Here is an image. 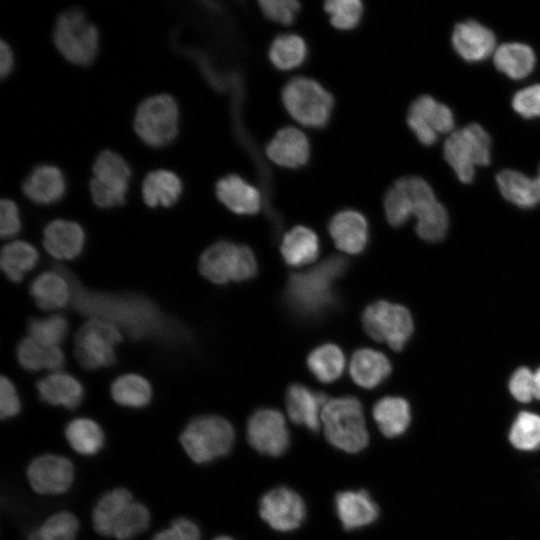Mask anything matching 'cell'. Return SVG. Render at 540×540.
<instances>
[{
    "instance_id": "cell-1",
    "label": "cell",
    "mask_w": 540,
    "mask_h": 540,
    "mask_svg": "<svg viewBox=\"0 0 540 540\" xmlns=\"http://www.w3.org/2000/svg\"><path fill=\"white\" fill-rule=\"evenodd\" d=\"M68 279L71 302L82 314L107 320L134 339H158L170 344H182L188 337L186 329L165 316L150 300L131 294H108L87 290L64 266L55 265Z\"/></svg>"
},
{
    "instance_id": "cell-2",
    "label": "cell",
    "mask_w": 540,
    "mask_h": 540,
    "mask_svg": "<svg viewBox=\"0 0 540 540\" xmlns=\"http://www.w3.org/2000/svg\"><path fill=\"white\" fill-rule=\"evenodd\" d=\"M348 267L342 256H331L309 271L291 274L285 298L289 307L302 317H318L336 303L332 283Z\"/></svg>"
},
{
    "instance_id": "cell-3",
    "label": "cell",
    "mask_w": 540,
    "mask_h": 540,
    "mask_svg": "<svg viewBox=\"0 0 540 540\" xmlns=\"http://www.w3.org/2000/svg\"><path fill=\"white\" fill-rule=\"evenodd\" d=\"M327 440L336 448L356 453L368 444L363 408L354 397L328 400L321 413Z\"/></svg>"
},
{
    "instance_id": "cell-4",
    "label": "cell",
    "mask_w": 540,
    "mask_h": 540,
    "mask_svg": "<svg viewBox=\"0 0 540 540\" xmlns=\"http://www.w3.org/2000/svg\"><path fill=\"white\" fill-rule=\"evenodd\" d=\"M234 441L231 424L220 416L205 415L194 418L180 435V443L196 463L210 462L226 455Z\"/></svg>"
},
{
    "instance_id": "cell-5",
    "label": "cell",
    "mask_w": 540,
    "mask_h": 540,
    "mask_svg": "<svg viewBox=\"0 0 540 540\" xmlns=\"http://www.w3.org/2000/svg\"><path fill=\"white\" fill-rule=\"evenodd\" d=\"M282 102L293 119L315 128L327 124L334 104L332 95L317 81L307 77L291 79L282 90Z\"/></svg>"
},
{
    "instance_id": "cell-6",
    "label": "cell",
    "mask_w": 540,
    "mask_h": 540,
    "mask_svg": "<svg viewBox=\"0 0 540 540\" xmlns=\"http://www.w3.org/2000/svg\"><path fill=\"white\" fill-rule=\"evenodd\" d=\"M200 273L215 284L246 281L257 272L251 249L229 241H219L208 247L199 260Z\"/></svg>"
},
{
    "instance_id": "cell-7",
    "label": "cell",
    "mask_w": 540,
    "mask_h": 540,
    "mask_svg": "<svg viewBox=\"0 0 540 540\" xmlns=\"http://www.w3.org/2000/svg\"><path fill=\"white\" fill-rule=\"evenodd\" d=\"M490 145L488 133L479 124L471 123L452 132L445 140L444 158L462 183H470L475 167L489 164Z\"/></svg>"
},
{
    "instance_id": "cell-8",
    "label": "cell",
    "mask_w": 540,
    "mask_h": 540,
    "mask_svg": "<svg viewBox=\"0 0 540 540\" xmlns=\"http://www.w3.org/2000/svg\"><path fill=\"white\" fill-rule=\"evenodd\" d=\"M53 41L68 61L88 65L98 50V31L81 10L69 9L58 16Z\"/></svg>"
},
{
    "instance_id": "cell-9",
    "label": "cell",
    "mask_w": 540,
    "mask_h": 540,
    "mask_svg": "<svg viewBox=\"0 0 540 540\" xmlns=\"http://www.w3.org/2000/svg\"><path fill=\"white\" fill-rule=\"evenodd\" d=\"M121 340L117 326L104 319L91 318L76 333V359L88 370L109 367L116 361L115 348Z\"/></svg>"
},
{
    "instance_id": "cell-10",
    "label": "cell",
    "mask_w": 540,
    "mask_h": 540,
    "mask_svg": "<svg viewBox=\"0 0 540 540\" xmlns=\"http://www.w3.org/2000/svg\"><path fill=\"white\" fill-rule=\"evenodd\" d=\"M134 129L143 142L160 147L170 143L178 130V107L167 94L151 96L137 108Z\"/></svg>"
},
{
    "instance_id": "cell-11",
    "label": "cell",
    "mask_w": 540,
    "mask_h": 540,
    "mask_svg": "<svg viewBox=\"0 0 540 540\" xmlns=\"http://www.w3.org/2000/svg\"><path fill=\"white\" fill-rule=\"evenodd\" d=\"M362 323L371 338L385 342L395 351L403 349L414 329L410 312L404 306L386 301L367 306Z\"/></svg>"
},
{
    "instance_id": "cell-12",
    "label": "cell",
    "mask_w": 540,
    "mask_h": 540,
    "mask_svg": "<svg viewBox=\"0 0 540 540\" xmlns=\"http://www.w3.org/2000/svg\"><path fill=\"white\" fill-rule=\"evenodd\" d=\"M89 188L93 202L102 208L121 205L126 200L131 172L127 162L113 151H102L93 165Z\"/></svg>"
},
{
    "instance_id": "cell-13",
    "label": "cell",
    "mask_w": 540,
    "mask_h": 540,
    "mask_svg": "<svg viewBox=\"0 0 540 540\" xmlns=\"http://www.w3.org/2000/svg\"><path fill=\"white\" fill-rule=\"evenodd\" d=\"M431 186L421 177L410 176L397 180L384 197L388 222L395 227L405 224L426 201L435 198Z\"/></svg>"
},
{
    "instance_id": "cell-14",
    "label": "cell",
    "mask_w": 540,
    "mask_h": 540,
    "mask_svg": "<svg viewBox=\"0 0 540 540\" xmlns=\"http://www.w3.org/2000/svg\"><path fill=\"white\" fill-rule=\"evenodd\" d=\"M407 124L422 144L430 146L436 143L438 134L452 131L454 116L445 104L422 95L410 105Z\"/></svg>"
},
{
    "instance_id": "cell-15",
    "label": "cell",
    "mask_w": 540,
    "mask_h": 540,
    "mask_svg": "<svg viewBox=\"0 0 540 540\" xmlns=\"http://www.w3.org/2000/svg\"><path fill=\"white\" fill-rule=\"evenodd\" d=\"M247 438L262 454L280 456L288 448L289 432L283 415L273 409H261L248 421Z\"/></svg>"
},
{
    "instance_id": "cell-16",
    "label": "cell",
    "mask_w": 540,
    "mask_h": 540,
    "mask_svg": "<svg viewBox=\"0 0 540 540\" xmlns=\"http://www.w3.org/2000/svg\"><path fill=\"white\" fill-rule=\"evenodd\" d=\"M27 479L32 489L39 494H62L72 485L73 464L59 455H42L29 464Z\"/></svg>"
},
{
    "instance_id": "cell-17",
    "label": "cell",
    "mask_w": 540,
    "mask_h": 540,
    "mask_svg": "<svg viewBox=\"0 0 540 540\" xmlns=\"http://www.w3.org/2000/svg\"><path fill=\"white\" fill-rule=\"evenodd\" d=\"M260 515L273 529H296L305 517V505L294 491L278 487L266 493L260 502Z\"/></svg>"
},
{
    "instance_id": "cell-18",
    "label": "cell",
    "mask_w": 540,
    "mask_h": 540,
    "mask_svg": "<svg viewBox=\"0 0 540 540\" xmlns=\"http://www.w3.org/2000/svg\"><path fill=\"white\" fill-rule=\"evenodd\" d=\"M451 39L455 51L470 62L486 59L494 52L496 45L493 31L474 20L455 25Z\"/></svg>"
},
{
    "instance_id": "cell-19",
    "label": "cell",
    "mask_w": 540,
    "mask_h": 540,
    "mask_svg": "<svg viewBox=\"0 0 540 540\" xmlns=\"http://www.w3.org/2000/svg\"><path fill=\"white\" fill-rule=\"evenodd\" d=\"M268 158L286 168L303 166L310 156V144L306 135L295 127L280 129L266 146Z\"/></svg>"
},
{
    "instance_id": "cell-20",
    "label": "cell",
    "mask_w": 540,
    "mask_h": 540,
    "mask_svg": "<svg viewBox=\"0 0 540 540\" xmlns=\"http://www.w3.org/2000/svg\"><path fill=\"white\" fill-rule=\"evenodd\" d=\"M328 229L336 247L346 253L359 254L367 245L368 223L358 211L338 212L330 220Z\"/></svg>"
},
{
    "instance_id": "cell-21",
    "label": "cell",
    "mask_w": 540,
    "mask_h": 540,
    "mask_svg": "<svg viewBox=\"0 0 540 540\" xmlns=\"http://www.w3.org/2000/svg\"><path fill=\"white\" fill-rule=\"evenodd\" d=\"M85 243L82 227L72 221L57 219L50 222L43 232L46 251L60 260H71L80 255Z\"/></svg>"
},
{
    "instance_id": "cell-22",
    "label": "cell",
    "mask_w": 540,
    "mask_h": 540,
    "mask_svg": "<svg viewBox=\"0 0 540 540\" xmlns=\"http://www.w3.org/2000/svg\"><path fill=\"white\" fill-rule=\"evenodd\" d=\"M328 398L324 393L314 392L301 384H292L286 394L289 418L312 431L320 426L321 413Z\"/></svg>"
},
{
    "instance_id": "cell-23",
    "label": "cell",
    "mask_w": 540,
    "mask_h": 540,
    "mask_svg": "<svg viewBox=\"0 0 540 540\" xmlns=\"http://www.w3.org/2000/svg\"><path fill=\"white\" fill-rule=\"evenodd\" d=\"M216 195L220 202L236 214L252 215L261 208L259 190L237 175L221 178L216 184Z\"/></svg>"
},
{
    "instance_id": "cell-24",
    "label": "cell",
    "mask_w": 540,
    "mask_h": 540,
    "mask_svg": "<svg viewBox=\"0 0 540 540\" xmlns=\"http://www.w3.org/2000/svg\"><path fill=\"white\" fill-rule=\"evenodd\" d=\"M23 193L31 201L49 205L59 201L65 192V180L61 171L51 165L36 167L22 184Z\"/></svg>"
},
{
    "instance_id": "cell-25",
    "label": "cell",
    "mask_w": 540,
    "mask_h": 540,
    "mask_svg": "<svg viewBox=\"0 0 540 540\" xmlns=\"http://www.w3.org/2000/svg\"><path fill=\"white\" fill-rule=\"evenodd\" d=\"M36 387L42 401L68 409L76 408L84 396L81 382L73 375L62 372H54L42 378Z\"/></svg>"
},
{
    "instance_id": "cell-26",
    "label": "cell",
    "mask_w": 540,
    "mask_h": 540,
    "mask_svg": "<svg viewBox=\"0 0 540 540\" xmlns=\"http://www.w3.org/2000/svg\"><path fill=\"white\" fill-rule=\"evenodd\" d=\"M338 517L347 530L366 526L378 517V507L366 491H344L335 498Z\"/></svg>"
},
{
    "instance_id": "cell-27",
    "label": "cell",
    "mask_w": 540,
    "mask_h": 540,
    "mask_svg": "<svg viewBox=\"0 0 540 540\" xmlns=\"http://www.w3.org/2000/svg\"><path fill=\"white\" fill-rule=\"evenodd\" d=\"M36 305L42 310L63 308L71 300V286L66 276L54 267V271L39 274L30 286Z\"/></svg>"
},
{
    "instance_id": "cell-28",
    "label": "cell",
    "mask_w": 540,
    "mask_h": 540,
    "mask_svg": "<svg viewBox=\"0 0 540 540\" xmlns=\"http://www.w3.org/2000/svg\"><path fill=\"white\" fill-rule=\"evenodd\" d=\"M392 370L388 358L373 349H360L351 359L350 374L353 381L363 388H374L386 379Z\"/></svg>"
},
{
    "instance_id": "cell-29",
    "label": "cell",
    "mask_w": 540,
    "mask_h": 540,
    "mask_svg": "<svg viewBox=\"0 0 540 540\" xmlns=\"http://www.w3.org/2000/svg\"><path fill=\"white\" fill-rule=\"evenodd\" d=\"M16 355L20 365L29 371H56L65 364V356L59 346L43 344L30 336L19 342Z\"/></svg>"
},
{
    "instance_id": "cell-30",
    "label": "cell",
    "mask_w": 540,
    "mask_h": 540,
    "mask_svg": "<svg viewBox=\"0 0 540 540\" xmlns=\"http://www.w3.org/2000/svg\"><path fill=\"white\" fill-rule=\"evenodd\" d=\"M319 249L316 233L305 226H296L287 232L280 247L286 264L294 267L313 262L318 257Z\"/></svg>"
},
{
    "instance_id": "cell-31",
    "label": "cell",
    "mask_w": 540,
    "mask_h": 540,
    "mask_svg": "<svg viewBox=\"0 0 540 540\" xmlns=\"http://www.w3.org/2000/svg\"><path fill=\"white\" fill-rule=\"evenodd\" d=\"M132 501L131 493L125 488H116L105 493L92 513L95 531L102 536L112 537L117 521Z\"/></svg>"
},
{
    "instance_id": "cell-32",
    "label": "cell",
    "mask_w": 540,
    "mask_h": 540,
    "mask_svg": "<svg viewBox=\"0 0 540 540\" xmlns=\"http://www.w3.org/2000/svg\"><path fill=\"white\" fill-rule=\"evenodd\" d=\"M498 188L502 196L520 208H532L540 203V194L535 178L506 169L496 175Z\"/></svg>"
},
{
    "instance_id": "cell-33",
    "label": "cell",
    "mask_w": 540,
    "mask_h": 540,
    "mask_svg": "<svg viewBox=\"0 0 540 540\" xmlns=\"http://www.w3.org/2000/svg\"><path fill=\"white\" fill-rule=\"evenodd\" d=\"M182 192L179 177L168 170H155L147 174L142 184V196L150 207H170Z\"/></svg>"
},
{
    "instance_id": "cell-34",
    "label": "cell",
    "mask_w": 540,
    "mask_h": 540,
    "mask_svg": "<svg viewBox=\"0 0 540 540\" xmlns=\"http://www.w3.org/2000/svg\"><path fill=\"white\" fill-rule=\"evenodd\" d=\"M495 67L512 79H522L534 69L536 57L531 47L518 42L500 45L494 52Z\"/></svg>"
},
{
    "instance_id": "cell-35",
    "label": "cell",
    "mask_w": 540,
    "mask_h": 540,
    "mask_svg": "<svg viewBox=\"0 0 540 540\" xmlns=\"http://www.w3.org/2000/svg\"><path fill=\"white\" fill-rule=\"evenodd\" d=\"M373 417L383 435L397 437L410 423L409 404L400 397L382 398L373 407Z\"/></svg>"
},
{
    "instance_id": "cell-36",
    "label": "cell",
    "mask_w": 540,
    "mask_h": 540,
    "mask_svg": "<svg viewBox=\"0 0 540 540\" xmlns=\"http://www.w3.org/2000/svg\"><path fill=\"white\" fill-rule=\"evenodd\" d=\"M37 249L25 241H13L1 251L0 264L6 277L12 282H20L38 263Z\"/></svg>"
},
{
    "instance_id": "cell-37",
    "label": "cell",
    "mask_w": 540,
    "mask_h": 540,
    "mask_svg": "<svg viewBox=\"0 0 540 540\" xmlns=\"http://www.w3.org/2000/svg\"><path fill=\"white\" fill-rule=\"evenodd\" d=\"M65 437L73 450L85 456L97 454L104 445L101 427L89 418H77L68 423Z\"/></svg>"
},
{
    "instance_id": "cell-38",
    "label": "cell",
    "mask_w": 540,
    "mask_h": 540,
    "mask_svg": "<svg viewBox=\"0 0 540 540\" xmlns=\"http://www.w3.org/2000/svg\"><path fill=\"white\" fill-rule=\"evenodd\" d=\"M111 396L121 406L142 408L151 401L152 388L144 377L137 374H125L112 383Z\"/></svg>"
},
{
    "instance_id": "cell-39",
    "label": "cell",
    "mask_w": 540,
    "mask_h": 540,
    "mask_svg": "<svg viewBox=\"0 0 540 540\" xmlns=\"http://www.w3.org/2000/svg\"><path fill=\"white\" fill-rule=\"evenodd\" d=\"M307 46L297 34H282L276 37L269 48V58L279 70L287 71L300 66L306 59Z\"/></svg>"
},
{
    "instance_id": "cell-40",
    "label": "cell",
    "mask_w": 540,
    "mask_h": 540,
    "mask_svg": "<svg viewBox=\"0 0 540 540\" xmlns=\"http://www.w3.org/2000/svg\"><path fill=\"white\" fill-rule=\"evenodd\" d=\"M312 374L323 383L337 380L343 373L345 358L334 344H324L313 350L307 359Z\"/></svg>"
},
{
    "instance_id": "cell-41",
    "label": "cell",
    "mask_w": 540,
    "mask_h": 540,
    "mask_svg": "<svg viewBox=\"0 0 540 540\" xmlns=\"http://www.w3.org/2000/svg\"><path fill=\"white\" fill-rule=\"evenodd\" d=\"M416 232L426 241L442 240L448 230V214L437 199L426 204L415 216Z\"/></svg>"
},
{
    "instance_id": "cell-42",
    "label": "cell",
    "mask_w": 540,
    "mask_h": 540,
    "mask_svg": "<svg viewBox=\"0 0 540 540\" xmlns=\"http://www.w3.org/2000/svg\"><path fill=\"white\" fill-rule=\"evenodd\" d=\"M509 441L521 451L540 448V416L523 411L515 418L509 431Z\"/></svg>"
},
{
    "instance_id": "cell-43",
    "label": "cell",
    "mask_w": 540,
    "mask_h": 540,
    "mask_svg": "<svg viewBox=\"0 0 540 540\" xmlns=\"http://www.w3.org/2000/svg\"><path fill=\"white\" fill-rule=\"evenodd\" d=\"M78 530V519L72 513L59 512L34 530L28 540H74Z\"/></svg>"
},
{
    "instance_id": "cell-44",
    "label": "cell",
    "mask_w": 540,
    "mask_h": 540,
    "mask_svg": "<svg viewBox=\"0 0 540 540\" xmlns=\"http://www.w3.org/2000/svg\"><path fill=\"white\" fill-rule=\"evenodd\" d=\"M29 336L37 341L58 346L66 337L68 332L67 319L59 314L45 318H33L28 323Z\"/></svg>"
},
{
    "instance_id": "cell-45",
    "label": "cell",
    "mask_w": 540,
    "mask_h": 540,
    "mask_svg": "<svg viewBox=\"0 0 540 540\" xmlns=\"http://www.w3.org/2000/svg\"><path fill=\"white\" fill-rule=\"evenodd\" d=\"M149 522L150 514L145 505L132 501L117 521L112 537L129 540L145 531Z\"/></svg>"
},
{
    "instance_id": "cell-46",
    "label": "cell",
    "mask_w": 540,
    "mask_h": 540,
    "mask_svg": "<svg viewBox=\"0 0 540 540\" xmlns=\"http://www.w3.org/2000/svg\"><path fill=\"white\" fill-rule=\"evenodd\" d=\"M324 10L335 28L350 30L359 24L363 5L359 0H329L325 2Z\"/></svg>"
},
{
    "instance_id": "cell-47",
    "label": "cell",
    "mask_w": 540,
    "mask_h": 540,
    "mask_svg": "<svg viewBox=\"0 0 540 540\" xmlns=\"http://www.w3.org/2000/svg\"><path fill=\"white\" fill-rule=\"evenodd\" d=\"M259 6L266 18L284 25L293 23L301 8L295 0H262Z\"/></svg>"
},
{
    "instance_id": "cell-48",
    "label": "cell",
    "mask_w": 540,
    "mask_h": 540,
    "mask_svg": "<svg viewBox=\"0 0 540 540\" xmlns=\"http://www.w3.org/2000/svg\"><path fill=\"white\" fill-rule=\"evenodd\" d=\"M512 106L524 118L540 117V84L519 90L512 99Z\"/></svg>"
},
{
    "instance_id": "cell-49",
    "label": "cell",
    "mask_w": 540,
    "mask_h": 540,
    "mask_svg": "<svg viewBox=\"0 0 540 540\" xmlns=\"http://www.w3.org/2000/svg\"><path fill=\"white\" fill-rule=\"evenodd\" d=\"M533 374L527 367H520L512 374L508 386L517 401L528 403L534 398Z\"/></svg>"
},
{
    "instance_id": "cell-50",
    "label": "cell",
    "mask_w": 540,
    "mask_h": 540,
    "mask_svg": "<svg viewBox=\"0 0 540 540\" xmlns=\"http://www.w3.org/2000/svg\"><path fill=\"white\" fill-rule=\"evenodd\" d=\"M200 530L191 520L177 518L171 527L158 532L151 540H200Z\"/></svg>"
},
{
    "instance_id": "cell-51",
    "label": "cell",
    "mask_w": 540,
    "mask_h": 540,
    "mask_svg": "<svg viewBox=\"0 0 540 540\" xmlns=\"http://www.w3.org/2000/svg\"><path fill=\"white\" fill-rule=\"evenodd\" d=\"M21 229V220L16 204L9 199H2L0 203V235L9 238L18 234Z\"/></svg>"
},
{
    "instance_id": "cell-52",
    "label": "cell",
    "mask_w": 540,
    "mask_h": 540,
    "mask_svg": "<svg viewBox=\"0 0 540 540\" xmlns=\"http://www.w3.org/2000/svg\"><path fill=\"white\" fill-rule=\"evenodd\" d=\"M21 402L13 383L5 376L0 380V416L2 419L16 416Z\"/></svg>"
},
{
    "instance_id": "cell-53",
    "label": "cell",
    "mask_w": 540,
    "mask_h": 540,
    "mask_svg": "<svg viewBox=\"0 0 540 540\" xmlns=\"http://www.w3.org/2000/svg\"><path fill=\"white\" fill-rule=\"evenodd\" d=\"M14 65L13 53L10 46L4 41L0 42V75L5 78L10 74Z\"/></svg>"
},
{
    "instance_id": "cell-54",
    "label": "cell",
    "mask_w": 540,
    "mask_h": 540,
    "mask_svg": "<svg viewBox=\"0 0 540 540\" xmlns=\"http://www.w3.org/2000/svg\"><path fill=\"white\" fill-rule=\"evenodd\" d=\"M534 398L540 400V367L533 374Z\"/></svg>"
},
{
    "instance_id": "cell-55",
    "label": "cell",
    "mask_w": 540,
    "mask_h": 540,
    "mask_svg": "<svg viewBox=\"0 0 540 540\" xmlns=\"http://www.w3.org/2000/svg\"><path fill=\"white\" fill-rule=\"evenodd\" d=\"M535 181H536V184L538 186V190H539V194H540V167H539V170H538V175L535 178Z\"/></svg>"
},
{
    "instance_id": "cell-56",
    "label": "cell",
    "mask_w": 540,
    "mask_h": 540,
    "mask_svg": "<svg viewBox=\"0 0 540 540\" xmlns=\"http://www.w3.org/2000/svg\"><path fill=\"white\" fill-rule=\"evenodd\" d=\"M214 540H233V539H231V538H229L227 536H220V537L215 538Z\"/></svg>"
}]
</instances>
